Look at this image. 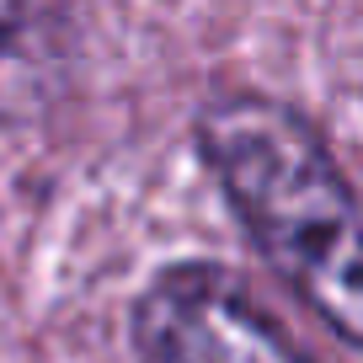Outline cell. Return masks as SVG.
<instances>
[{
	"label": "cell",
	"mask_w": 363,
	"mask_h": 363,
	"mask_svg": "<svg viewBox=\"0 0 363 363\" xmlns=\"http://www.w3.org/2000/svg\"><path fill=\"white\" fill-rule=\"evenodd\" d=\"M198 134L267 267L342 342L363 347V208L326 145L262 96L214 102Z\"/></svg>",
	"instance_id": "cell-1"
},
{
	"label": "cell",
	"mask_w": 363,
	"mask_h": 363,
	"mask_svg": "<svg viewBox=\"0 0 363 363\" xmlns=\"http://www.w3.org/2000/svg\"><path fill=\"white\" fill-rule=\"evenodd\" d=\"M69 59L59 0H0V123L33 118Z\"/></svg>",
	"instance_id": "cell-3"
},
{
	"label": "cell",
	"mask_w": 363,
	"mask_h": 363,
	"mask_svg": "<svg viewBox=\"0 0 363 363\" xmlns=\"http://www.w3.org/2000/svg\"><path fill=\"white\" fill-rule=\"evenodd\" d=\"M134 342L145 363H310L235 272L208 262L166 267L139 294Z\"/></svg>",
	"instance_id": "cell-2"
}]
</instances>
